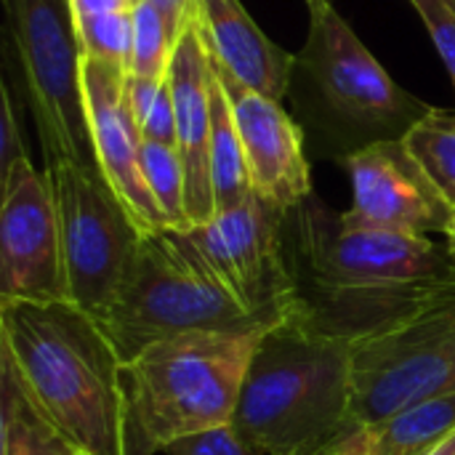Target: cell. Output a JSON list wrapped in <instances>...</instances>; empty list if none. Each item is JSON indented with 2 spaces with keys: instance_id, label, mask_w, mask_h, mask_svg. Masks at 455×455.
Returning a JSON list of instances; mask_svg holds the SVG:
<instances>
[{
  "instance_id": "obj_11",
  "label": "cell",
  "mask_w": 455,
  "mask_h": 455,
  "mask_svg": "<svg viewBox=\"0 0 455 455\" xmlns=\"http://www.w3.org/2000/svg\"><path fill=\"white\" fill-rule=\"evenodd\" d=\"M0 301H72L51 181L29 157L0 176Z\"/></svg>"
},
{
  "instance_id": "obj_26",
  "label": "cell",
  "mask_w": 455,
  "mask_h": 455,
  "mask_svg": "<svg viewBox=\"0 0 455 455\" xmlns=\"http://www.w3.org/2000/svg\"><path fill=\"white\" fill-rule=\"evenodd\" d=\"M411 5L419 11L424 27L429 29L455 88V11L445 0H411Z\"/></svg>"
},
{
  "instance_id": "obj_9",
  "label": "cell",
  "mask_w": 455,
  "mask_h": 455,
  "mask_svg": "<svg viewBox=\"0 0 455 455\" xmlns=\"http://www.w3.org/2000/svg\"><path fill=\"white\" fill-rule=\"evenodd\" d=\"M285 219V211L251 192L208 224L173 232L248 317L275 328L296 317Z\"/></svg>"
},
{
  "instance_id": "obj_10",
  "label": "cell",
  "mask_w": 455,
  "mask_h": 455,
  "mask_svg": "<svg viewBox=\"0 0 455 455\" xmlns=\"http://www.w3.org/2000/svg\"><path fill=\"white\" fill-rule=\"evenodd\" d=\"M69 299L93 317L112 301L125 267L144 237L109 187L96 157L48 163Z\"/></svg>"
},
{
  "instance_id": "obj_28",
  "label": "cell",
  "mask_w": 455,
  "mask_h": 455,
  "mask_svg": "<svg viewBox=\"0 0 455 455\" xmlns=\"http://www.w3.org/2000/svg\"><path fill=\"white\" fill-rule=\"evenodd\" d=\"M168 21V27L173 29V35L179 37L184 24L189 21V16L195 13V0H149Z\"/></svg>"
},
{
  "instance_id": "obj_14",
  "label": "cell",
  "mask_w": 455,
  "mask_h": 455,
  "mask_svg": "<svg viewBox=\"0 0 455 455\" xmlns=\"http://www.w3.org/2000/svg\"><path fill=\"white\" fill-rule=\"evenodd\" d=\"M216 72L229 96L251 189L275 208L291 213L312 195L307 136L301 125L285 112L283 101L235 83L219 67Z\"/></svg>"
},
{
  "instance_id": "obj_30",
  "label": "cell",
  "mask_w": 455,
  "mask_h": 455,
  "mask_svg": "<svg viewBox=\"0 0 455 455\" xmlns=\"http://www.w3.org/2000/svg\"><path fill=\"white\" fill-rule=\"evenodd\" d=\"M427 455H455V432L445 440V443H440L432 453H427Z\"/></svg>"
},
{
  "instance_id": "obj_29",
  "label": "cell",
  "mask_w": 455,
  "mask_h": 455,
  "mask_svg": "<svg viewBox=\"0 0 455 455\" xmlns=\"http://www.w3.org/2000/svg\"><path fill=\"white\" fill-rule=\"evenodd\" d=\"M75 21L80 19H91V16H101V13H112V11H125L133 8V0H69Z\"/></svg>"
},
{
  "instance_id": "obj_32",
  "label": "cell",
  "mask_w": 455,
  "mask_h": 455,
  "mask_svg": "<svg viewBox=\"0 0 455 455\" xmlns=\"http://www.w3.org/2000/svg\"><path fill=\"white\" fill-rule=\"evenodd\" d=\"M69 455H88V453H80V451H69Z\"/></svg>"
},
{
  "instance_id": "obj_1",
  "label": "cell",
  "mask_w": 455,
  "mask_h": 455,
  "mask_svg": "<svg viewBox=\"0 0 455 455\" xmlns=\"http://www.w3.org/2000/svg\"><path fill=\"white\" fill-rule=\"evenodd\" d=\"M285 251L293 320L349 344L416 312L455 269L429 237L349 224L315 195L288 213Z\"/></svg>"
},
{
  "instance_id": "obj_2",
  "label": "cell",
  "mask_w": 455,
  "mask_h": 455,
  "mask_svg": "<svg viewBox=\"0 0 455 455\" xmlns=\"http://www.w3.org/2000/svg\"><path fill=\"white\" fill-rule=\"evenodd\" d=\"M0 368L69 445L125 455L123 360L75 301H0Z\"/></svg>"
},
{
  "instance_id": "obj_3",
  "label": "cell",
  "mask_w": 455,
  "mask_h": 455,
  "mask_svg": "<svg viewBox=\"0 0 455 455\" xmlns=\"http://www.w3.org/2000/svg\"><path fill=\"white\" fill-rule=\"evenodd\" d=\"M307 8L309 32L293 53L288 85L307 147L339 163L371 144L405 139L432 104L395 83L331 0Z\"/></svg>"
},
{
  "instance_id": "obj_20",
  "label": "cell",
  "mask_w": 455,
  "mask_h": 455,
  "mask_svg": "<svg viewBox=\"0 0 455 455\" xmlns=\"http://www.w3.org/2000/svg\"><path fill=\"white\" fill-rule=\"evenodd\" d=\"M403 141L455 208V109L432 107Z\"/></svg>"
},
{
  "instance_id": "obj_23",
  "label": "cell",
  "mask_w": 455,
  "mask_h": 455,
  "mask_svg": "<svg viewBox=\"0 0 455 455\" xmlns=\"http://www.w3.org/2000/svg\"><path fill=\"white\" fill-rule=\"evenodd\" d=\"M83 59L107 64L128 77L133 48V8L75 21Z\"/></svg>"
},
{
  "instance_id": "obj_24",
  "label": "cell",
  "mask_w": 455,
  "mask_h": 455,
  "mask_svg": "<svg viewBox=\"0 0 455 455\" xmlns=\"http://www.w3.org/2000/svg\"><path fill=\"white\" fill-rule=\"evenodd\" d=\"M125 96L144 141H163L176 147V109L168 77L163 80H125Z\"/></svg>"
},
{
  "instance_id": "obj_22",
  "label": "cell",
  "mask_w": 455,
  "mask_h": 455,
  "mask_svg": "<svg viewBox=\"0 0 455 455\" xmlns=\"http://www.w3.org/2000/svg\"><path fill=\"white\" fill-rule=\"evenodd\" d=\"M176 35L168 27L165 16L149 3L139 0L133 5V48L128 77L139 80H163L168 77Z\"/></svg>"
},
{
  "instance_id": "obj_6",
  "label": "cell",
  "mask_w": 455,
  "mask_h": 455,
  "mask_svg": "<svg viewBox=\"0 0 455 455\" xmlns=\"http://www.w3.org/2000/svg\"><path fill=\"white\" fill-rule=\"evenodd\" d=\"M96 320L123 363L181 333L267 328L229 299L173 229L139 240L112 301Z\"/></svg>"
},
{
  "instance_id": "obj_15",
  "label": "cell",
  "mask_w": 455,
  "mask_h": 455,
  "mask_svg": "<svg viewBox=\"0 0 455 455\" xmlns=\"http://www.w3.org/2000/svg\"><path fill=\"white\" fill-rule=\"evenodd\" d=\"M168 83L176 109V149L187 176L189 227L216 216L211 181V115H213V59L205 45L197 13L189 16L176 37Z\"/></svg>"
},
{
  "instance_id": "obj_16",
  "label": "cell",
  "mask_w": 455,
  "mask_h": 455,
  "mask_svg": "<svg viewBox=\"0 0 455 455\" xmlns=\"http://www.w3.org/2000/svg\"><path fill=\"white\" fill-rule=\"evenodd\" d=\"M195 13L211 59L227 77L269 99H288L293 53L269 40L240 0H195Z\"/></svg>"
},
{
  "instance_id": "obj_18",
  "label": "cell",
  "mask_w": 455,
  "mask_h": 455,
  "mask_svg": "<svg viewBox=\"0 0 455 455\" xmlns=\"http://www.w3.org/2000/svg\"><path fill=\"white\" fill-rule=\"evenodd\" d=\"M211 181L216 216L237 208L253 189L240 144V133L232 117L229 96L213 67V115H211Z\"/></svg>"
},
{
  "instance_id": "obj_8",
  "label": "cell",
  "mask_w": 455,
  "mask_h": 455,
  "mask_svg": "<svg viewBox=\"0 0 455 455\" xmlns=\"http://www.w3.org/2000/svg\"><path fill=\"white\" fill-rule=\"evenodd\" d=\"M3 8L5 45L19 61L21 96L35 117L45 165L93 157L83 53L69 0H3Z\"/></svg>"
},
{
  "instance_id": "obj_7",
  "label": "cell",
  "mask_w": 455,
  "mask_h": 455,
  "mask_svg": "<svg viewBox=\"0 0 455 455\" xmlns=\"http://www.w3.org/2000/svg\"><path fill=\"white\" fill-rule=\"evenodd\" d=\"M349 347L355 424L455 395V269L416 312Z\"/></svg>"
},
{
  "instance_id": "obj_25",
  "label": "cell",
  "mask_w": 455,
  "mask_h": 455,
  "mask_svg": "<svg viewBox=\"0 0 455 455\" xmlns=\"http://www.w3.org/2000/svg\"><path fill=\"white\" fill-rule=\"evenodd\" d=\"M24 104L13 99V88L8 75L0 80V176L21 157H29L24 149V131H21Z\"/></svg>"
},
{
  "instance_id": "obj_34",
  "label": "cell",
  "mask_w": 455,
  "mask_h": 455,
  "mask_svg": "<svg viewBox=\"0 0 455 455\" xmlns=\"http://www.w3.org/2000/svg\"><path fill=\"white\" fill-rule=\"evenodd\" d=\"M304 3H307V5H309V3H315V0H304Z\"/></svg>"
},
{
  "instance_id": "obj_5",
  "label": "cell",
  "mask_w": 455,
  "mask_h": 455,
  "mask_svg": "<svg viewBox=\"0 0 455 455\" xmlns=\"http://www.w3.org/2000/svg\"><path fill=\"white\" fill-rule=\"evenodd\" d=\"M352 421V347L288 320L264 333L232 427L264 455H309Z\"/></svg>"
},
{
  "instance_id": "obj_12",
  "label": "cell",
  "mask_w": 455,
  "mask_h": 455,
  "mask_svg": "<svg viewBox=\"0 0 455 455\" xmlns=\"http://www.w3.org/2000/svg\"><path fill=\"white\" fill-rule=\"evenodd\" d=\"M352 181V208L344 211L349 224L419 235H445L453 205L411 155L403 139L379 141L339 160Z\"/></svg>"
},
{
  "instance_id": "obj_13",
  "label": "cell",
  "mask_w": 455,
  "mask_h": 455,
  "mask_svg": "<svg viewBox=\"0 0 455 455\" xmlns=\"http://www.w3.org/2000/svg\"><path fill=\"white\" fill-rule=\"evenodd\" d=\"M125 75L83 59V99L93 157L141 235L168 232L141 171V131L125 96Z\"/></svg>"
},
{
  "instance_id": "obj_33",
  "label": "cell",
  "mask_w": 455,
  "mask_h": 455,
  "mask_svg": "<svg viewBox=\"0 0 455 455\" xmlns=\"http://www.w3.org/2000/svg\"><path fill=\"white\" fill-rule=\"evenodd\" d=\"M445 3H448V5H451V8L455 11V0H445Z\"/></svg>"
},
{
  "instance_id": "obj_35",
  "label": "cell",
  "mask_w": 455,
  "mask_h": 455,
  "mask_svg": "<svg viewBox=\"0 0 455 455\" xmlns=\"http://www.w3.org/2000/svg\"><path fill=\"white\" fill-rule=\"evenodd\" d=\"M133 3H139V0H133Z\"/></svg>"
},
{
  "instance_id": "obj_31",
  "label": "cell",
  "mask_w": 455,
  "mask_h": 455,
  "mask_svg": "<svg viewBox=\"0 0 455 455\" xmlns=\"http://www.w3.org/2000/svg\"><path fill=\"white\" fill-rule=\"evenodd\" d=\"M445 248H448V253H451V259H453L455 264V208H453V219H451V227H448V232H445Z\"/></svg>"
},
{
  "instance_id": "obj_19",
  "label": "cell",
  "mask_w": 455,
  "mask_h": 455,
  "mask_svg": "<svg viewBox=\"0 0 455 455\" xmlns=\"http://www.w3.org/2000/svg\"><path fill=\"white\" fill-rule=\"evenodd\" d=\"M3 413H0V455H69V445L29 405L19 384L0 368Z\"/></svg>"
},
{
  "instance_id": "obj_27",
  "label": "cell",
  "mask_w": 455,
  "mask_h": 455,
  "mask_svg": "<svg viewBox=\"0 0 455 455\" xmlns=\"http://www.w3.org/2000/svg\"><path fill=\"white\" fill-rule=\"evenodd\" d=\"M165 455H264L256 451L232 424L229 427H219L187 440L173 443Z\"/></svg>"
},
{
  "instance_id": "obj_17",
  "label": "cell",
  "mask_w": 455,
  "mask_h": 455,
  "mask_svg": "<svg viewBox=\"0 0 455 455\" xmlns=\"http://www.w3.org/2000/svg\"><path fill=\"white\" fill-rule=\"evenodd\" d=\"M371 455H427L455 432V395L400 411L379 424H363Z\"/></svg>"
},
{
  "instance_id": "obj_4",
  "label": "cell",
  "mask_w": 455,
  "mask_h": 455,
  "mask_svg": "<svg viewBox=\"0 0 455 455\" xmlns=\"http://www.w3.org/2000/svg\"><path fill=\"white\" fill-rule=\"evenodd\" d=\"M267 331L181 333L123 363L125 455L165 453L179 440L229 427Z\"/></svg>"
},
{
  "instance_id": "obj_21",
  "label": "cell",
  "mask_w": 455,
  "mask_h": 455,
  "mask_svg": "<svg viewBox=\"0 0 455 455\" xmlns=\"http://www.w3.org/2000/svg\"><path fill=\"white\" fill-rule=\"evenodd\" d=\"M141 171L144 181L163 211L168 229H189L187 216V176L181 165V155L173 144L144 141L141 144Z\"/></svg>"
}]
</instances>
